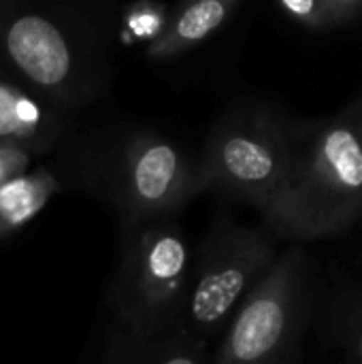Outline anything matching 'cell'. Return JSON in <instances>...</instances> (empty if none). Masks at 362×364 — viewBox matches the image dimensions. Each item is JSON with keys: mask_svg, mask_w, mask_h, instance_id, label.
Segmentation results:
<instances>
[{"mask_svg": "<svg viewBox=\"0 0 362 364\" xmlns=\"http://www.w3.org/2000/svg\"><path fill=\"white\" fill-rule=\"evenodd\" d=\"M362 220V147L348 111L297 119V147L262 228L292 245L344 235Z\"/></svg>", "mask_w": 362, "mask_h": 364, "instance_id": "cell-1", "label": "cell"}, {"mask_svg": "<svg viewBox=\"0 0 362 364\" xmlns=\"http://www.w3.org/2000/svg\"><path fill=\"white\" fill-rule=\"evenodd\" d=\"M0 55L58 109L90 105L107 87L98 34L66 6L0 0Z\"/></svg>", "mask_w": 362, "mask_h": 364, "instance_id": "cell-2", "label": "cell"}, {"mask_svg": "<svg viewBox=\"0 0 362 364\" xmlns=\"http://www.w3.org/2000/svg\"><path fill=\"white\" fill-rule=\"evenodd\" d=\"M192 247L173 220L122 224V258L111 288L117 328L156 339L179 326L192 273Z\"/></svg>", "mask_w": 362, "mask_h": 364, "instance_id": "cell-3", "label": "cell"}, {"mask_svg": "<svg viewBox=\"0 0 362 364\" xmlns=\"http://www.w3.org/2000/svg\"><path fill=\"white\" fill-rule=\"evenodd\" d=\"M294 147V117L265 100H243L209 134L201 158L205 192L215 190L262 211L282 190Z\"/></svg>", "mask_w": 362, "mask_h": 364, "instance_id": "cell-4", "label": "cell"}, {"mask_svg": "<svg viewBox=\"0 0 362 364\" xmlns=\"http://www.w3.org/2000/svg\"><path fill=\"white\" fill-rule=\"evenodd\" d=\"M316 299L312 258L290 245L237 309L209 364H297Z\"/></svg>", "mask_w": 362, "mask_h": 364, "instance_id": "cell-5", "label": "cell"}, {"mask_svg": "<svg viewBox=\"0 0 362 364\" xmlns=\"http://www.w3.org/2000/svg\"><path fill=\"white\" fill-rule=\"evenodd\" d=\"M275 239L265 228L239 224L218 213L203 239L188 284L179 331L207 343L222 335L250 292L277 260Z\"/></svg>", "mask_w": 362, "mask_h": 364, "instance_id": "cell-6", "label": "cell"}, {"mask_svg": "<svg viewBox=\"0 0 362 364\" xmlns=\"http://www.w3.org/2000/svg\"><path fill=\"white\" fill-rule=\"evenodd\" d=\"M203 192L201 158L156 132L132 134L113 164L111 200L122 224L173 220Z\"/></svg>", "mask_w": 362, "mask_h": 364, "instance_id": "cell-7", "label": "cell"}, {"mask_svg": "<svg viewBox=\"0 0 362 364\" xmlns=\"http://www.w3.org/2000/svg\"><path fill=\"white\" fill-rule=\"evenodd\" d=\"M64 117L62 109L32 92L0 55V143L45 154L58 143Z\"/></svg>", "mask_w": 362, "mask_h": 364, "instance_id": "cell-8", "label": "cell"}, {"mask_svg": "<svg viewBox=\"0 0 362 364\" xmlns=\"http://www.w3.org/2000/svg\"><path fill=\"white\" fill-rule=\"evenodd\" d=\"M239 0H194L173 9L162 34L145 47V55L156 62L179 58L226 28L237 11Z\"/></svg>", "mask_w": 362, "mask_h": 364, "instance_id": "cell-9", "label": "cell"}, {"mask_svg": "<svg viewBox=\"0 0 362 364\" xmlns=\"http://www.w3.org/2000/svg\"><path fill=\"white\" fill-rule=\"evenodd\" d=\"M107 360L111 364H209L207 343L175 328L156 339H134L117 328Z\"/></svg>", "mask_w": 362, "mask_h": 364, "instance_id": "cell-10", "label": "cell"}, {"mask_svg": "<svg viewBox=\"0 0 362 364\" xmlns=\"http://www.w3.org/2000/svg\"><path fill=\"white\" fill-rule=\"evenodd\" d=\"M60 190L58 175L45 166L0 186V243L28 226Z\"/></svg>", "mask_w": 362, "mask_h": 364, "instance_id": "cell-11", "label": "cell"}, {"mask_svg": "<svg viewBox=\"0 0 362 364\" xmlns=\"http://www.w3.org/2000/svg\"><path fill=\"white\" fill-rule=\"evenodd\" d=\"M324 328L329 341L344 356V363L362 364V284L344 271L333 273Z\"/></svg>", "mask_w": 362, "mask_h": 364, "instance_id": "cell-12", "label": "cell"}, {"mask_svg": "<svg viewBox=\"0 0 362 364\" xmlns=\"http://www.w3.org/2000/svg\"><path fill=\"white\" fill-rule=\"evenodd\" d=\"M275 11L307 32H331L362 21V0H280Z\"/></svg>", "mask_w": 362, "mask_h": 364, "instance_id": "cell-13", "label": "cell"}, {"mask_svg": "<svg viewBox=\"0 0 362 364\" xmlns=\"http://www.w3.org/2000/svg\"><path fill=\"white\" fill-rule=\"evenodd\" d=\"M173 6L151 0H139L124 9L122 15V38L126 43L151 45L169 23Z\"/></svg>", "mask_w": 362, "mask_h": 364, "instance_id": "cell-14", "label": "cell"}, {"mask_svg": "<svg viewBox=\"0 0 362 364\" xmlns=\"http://www.w3.org/2000/svg\"><path fill=\"white\" fill-rule=\"evenodd\" d=\"M36 154L15 143H0V186L9 183L32 171V160Z\"/></svg>", "mask_w": 362, "mask_h": 364, "instance_id": "cell-15", "label": "cell"}, {"mask_svg": "<svg viewBox=\"0 0 362 364\" xmlns=\"http://www.w3.org/2000/svg\"><path fill=\"white\" fill-rule=\"evenodd\" d=\"M346 111H348V115H350L354 134H356V139H358V143H361L362 147V94L352 102V105L346 107Z\"/></svg>", "mask_w": 362, "mask_h": 364, "instance_id": "cell-16", "label": "cell"}, {"mask_svg": "<svg viewBox=\"0 0 362 364\" xmlns=\"http://www.w3.org/2000/svg\"><path fill=\"white\" fill-rule=\"evenodd\" d=\"M105 364H111V363H109V360H105Z\"/></svg>", "mask_w": 362, "mask_h": 364, "instance_id": "cell-17", "label": "cell"}, {"mask_svg": "<svg viewBox=\"0 0 362 364\" xmlns=\"http://www.w3.org/2000/svg\"><path fill=\"white\" fill-rule=\"evenodd\" d=\"M361 222H362V220H361Z\"/></svg>", "mask_w": 362, "mask_h": 364, "instance_id": "cell-18", "label": "cell"}]
</instances>
